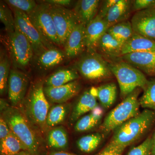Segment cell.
<instances>
[{
	"instance_id": "38",
	"label": "cell",
	"mask_w": 155,
	"mask_h": 155,
	"mask_svg": "<svg viewBox=\"0 0 155 155\" xmlns=\"http://www.w3.org/2000/svg\"><path fill=\"white\" fill-rule=\"evenodd\" d=\"M11 130L5 119L1 116L0 118V141H2L10 134Z\"/></svg>"
},
{
	"instance_id": "25",
	"label": "cell",
	"mask_w": 155,
	"mask_h": 155,
	"mask_svg": "<svg viewBox=\"0 0 155 155\" xmlns=\"http://www.w3.org/2000/svg\"><path fill=\"white\" fill-rule=\"evenodd\" d=\"M47 141L49 146L58 150H64L67 147L69 143L68 133L63 126L53 127L48 131Z\"/></svg>"
},
{
	"instance_id": "40",
	"label": "cell",
	"mask_w": 155,
	"mask_h": 155,
	"mask_svg": "<svg viewBox=\"0 0 155 155\" xmlns=\"http://www.w3.org/2000/svg\"><path fill=\"white\" fill-rule=\"evenodd\" d=\"M43 2L50 5H55L64 7L65 6H69L72 3V1L70 0H47Z\"/></svg>"
},
{
	"instance_id": "6",
	"label": "cell",
	"mask_w": 155,
	"mask_h": 155,
	"mask_svg": "<svg viewBox=\"0 0 155 155\" xmlns=\"http://www.w3.org/2000/svg\"><path fill=\"white\" fill-rule=\"evenodd\" d=\"M75 68L84 78L91 81H101L114 75L109 63L96 51H87L75 63Z\"/></svg>"
},
{
	"instance_id": "21",
	"label": "cell",
	"mask_w": 155,
	"mask_h": 155,
	"mask_svg": "<svg viewBox=\"0 0 155 155\" xmlns=\"http://www.w3.org/2000/svg\"><path fill=\"white\" fill-rule=\"evenodd\" d=\"M122 45L120 42L107 31L100 39L97 51L99 52L102 56L110 59L120 58Z\"/></svg>"
},
{
	"instance_id": "18",
	"label": "cell",
	"mask_w": 155,
	"mask_h": 155,
	"mask_svg": "<svg viewBox=\"0 0 155 155\" xmlns=\"http://www.w3.org/2000/svg\"><path fill=\"white\" fill-rule=\"evenodd\" d=\"M132 2L119 0L108 11L104 18L109 28L119 22L126 21L132 10Z\"/></svg>"
},
{
	"instance_id": "19",
	"label": "cell",
	"mask_w": 155,
	"mask_h": 155,
	"mask_svg": "<svg viewBox=\"0 0 155 155\" xmlns=\"http://www.w3.org/2000/svg\"><path fill=\"white\" fill-rule=\"evenodd\" d=\"M100 1L80 0L74 8V11L78 23L85 26L96 17Z\"/></svg>"
},
{
	"instance_id": "36",
	"label": "cell",
	"mask_w": 155,
	"mask_h": 155,
	"mask_svg": "<svg viewBox=\"0 0 155 155\" xmlns=\"http://www.w3.org/2000/svg\"><path fill=\"white\" fill-rule=\"evenodd\" d=\"M124 150L110 142L102 151L97 155H122Z\"/></svg>"
},
{
	"instance_id": "1",
	"label": "cell",
	"mask_w": 155,
	"mask_h": 155,
	"mask_svg": "<svg viewBox=\"0 0 155 155\" xmlns=\"http://www.w3.org/2000/svg\"><path fill=\"white\" fill-rule=\"evenodd\" d=\"M1 116L5 119L10 130L22 142L25 151L33 155H40L41 140L36 128L25 113L17 107H7L2 110Z\"/></svg>"
},
{
	"instance_id": "11",
	"label": "cell",
	"mask_w": 155,
	"mask_h": 155,
	"mask_svg": "<svg viewBox=\"0 0 155 155\" xmlns=\"http://www.w3.org/2000/svg\"><path fill=\"white\" fill-rule=\"evenodd\" d=\"M28 76L21 70L11 69L8 81V94L12 107H17L25 98L29 84Z\"/></svg>"
},
{
	"instance_id": "5",
	"label": "cell",
	"mask_w": 155,
	"mask_h": 155,
	"mask_svg": "<svg viewBox=\"0 0 155 155\" xmlns=\"http://www.w3.org/2000/svg\"><path fill=\"white\" fill-rule=\"evenodd\" d=\"M137 89L123 99L121 103L108 114L100 127L103 133L107 134L139 114L140 107Z\"/></svg>"
},
{
	"instance_id": "10",
	"label": "cell",
	"mask_w": 155,
	"mask_h": 155,
	"mask_svg": "<svg viewBox=\"0 0 155 155\" xmlns=\"http://www.w3.org/2000/svg\"><path fill=\"white\" fill-rule=\"evenodd\" d=\"M48 4V3H47ZM48 5L61 46L64 47L67 38L78 22L73 10L63 6Z\"/></svg>"
},
{
	"instance_id": "9",
	"label": "cell",
	"mask_w": 155,
	"mask_h": 155,
	"mask_svg": "<svg viewBox=\"0 0 155 155\" xmlns=\"http://www.w3.org/2000/svg\"><path fill=\"white\" fill-rule=\"evenodd\" d=\"M11 10L14 14L15 27L28 39L33 49L34 54L38 57L49 48L31 21L28 14L17 9L11 8Z\"/></svg>"
},
{
	"instance_id": "3",
	"label": "cell",
	"mask_w": 155,
	"mask_h": 155,
	"mask_svg": "<svg viewBox=\"0 0 155 155\" xmlns=\"http://www.w3.org/2000/svg\"><path fill=\"white\" fill-rule=\"evenodd\" d=\"M44 84L41 80L31 84L22 109L34 127L42 134L48 128L47 118L50 110L49 103L44 91Z\"/></svg>"
},
{
	"instance_id": "12",
	"label": "cell",
	"mask_w": 155,
	"mask_h": 155,
	"mask_svg": "<svg viewBox=\"0 0 155 155\" xmlns=\"http://www.w3.org/2000/svg\"><path fill=\"white\" fill-rule=\"evenodd\" d=\"M134 32L155 41V8L136 12L130 20Z\"/></svg>"
},
{
	"instance_id": "34",
	"label": "cell",
	"mask_w": 155,
	"mask_h": 155,
	"mask_svg": "<svg viewBox=\"0 0 155 155\" xmlns=\"http://www.w3.org/2000/svg\"><path fill=\"white\" fill-rule=\"evenodd\" d=\"M5 2L11 8L22 11L28 15L34 10L38 5L33 0H6Z\"/></svg>"
},
{
	"instance_id": "31",
	"label": "cell",
	"mask_w": 155,
	"mask_h": 155,
	"mask_svg": "<svg viewBox=\"0 0 155 155\" xmlns=\"http://www.w3.org/2000/svg\"><path fill=\"white\" fill-rule=\"evenodd\" d=\"M102 139V135L99 133L84 136L77 140L78 147L84 153H91L96 149Z\"/></svg>"
},
{
	"instance_id": "2",
	"label": "cell",
	"mask_w": 155,
	"mask_h": 155,
	"mask_svg": "<svg viewBox=\"0 0 155 155\" xmlns=\"http://www.w3.org/2000/svg\"><path fill=\"white\" fill-rule=\"evenodd\" d=\"M155 122V111L145 109L114 130L111 142L125 149L150 130Z\"/></svg>"
},
{
	"instance_id": "24",
	"label": "cell",
	"mask_w": 155,
	"mask_h": 155,
	"mask_svg": "<svg viewBox=\"0 0 155 155\" xmlns=\"http://www.w3.org/2000/svg\"><path fill=\"white\" fill-rule=\"evenodd\" d=\"M103 114V109L97 106L89 114L78 119L75 124L74 129L77 132H84L91 130L101 122Z\"/></svg>"
},
{
	"instance_id": "7",
	"label": "cell",
	"mask_w": 155,
	"mask_h": 155,
	"mask_svg": "<svg viewBox=\"0 0 155 155\" xmlns=\"http://www.w3.org/2000/svg\"><path fill=\"white\" fill-rule=\"evenodd\" d=\"M5 43L14 69L22 70L26 69L34 54L28 39L15 27L14 31L7 33Z\"/></svg>"
},
{
	"instance_id": "32",
	"label": "cell",
	"mask_w": 155,
	"mask_h": 155,
	"mask_svg": "<svg viewBox=\"0 0 155 155\" xmlns=\"http://www.w3.org/2000/svg\"><path fill=\"white\" fill-rule=\"evenodd\" d=\"M139 99L140 105L145 109L155 111V78L148 81L147 85Z\"/></svg>"
},
{
	"instance_id": "42",
	"label": "cell",
	"mask_w": 155,
	"mask_h": 155,
	"mask_svg": "<svg viewBox=\"0 0 155 155\" xmlns=\"http://www.w3.org/2000/svg\"><path fill=\"white\" fill-rule=\"evenodd\" d=\"M151 138L152 140V149L151 155H155V130Z\"/></svg>"
},
{
	"instance_id": "41",
	"label": "cell",
	"mask_w": 155,
	"mask_h": 155,
	"mask_svg": "<svg viewBox=\"0 0 155 155\" xmlns=\"http://www.w3.org/2000/svg\"><path fill=\"white\" fill-rule=\"evenodd\" d=\"M48 155H77L75 154L72 153L67 152L64 151H52Z\"/></svg>"
},
{
	"instance_id": "28",
	"label": "cell",
	"mask_w": 155,
	"mask_h": 155,
	"mask_svg": "<svg viewBox=\"0 0 155 155\" xmlns=\"http://www.w3.org/2000/svg\"><path fill=\"white\" fill-rule=\"evenodd\" d=\"M107 32L114 36L122 45L129 39L134 33L131 22L126 20L109 27Z\"/></svg>"
},
{
	"instance_id": "39",
	"label": "cell",
	"mask_w": 155,
	"mask_h": 155,
	"mask_svg": "<svg viewBox=\"0 0 155 155\" xmlns=\"http://www.w3.org/2000/svg\"><path fill=\"white\" fill-rule=\"evenodd\" d=\"M119 0H107L105 1L103 3L102 6L100 9L99 13L98 15L101 16L102 18L104 19L105 17L106 14H107L108 11H109L111 7L116 4Z\"/></svg>"
},
{
	"instance_id": "43",
	"label": "cell",
	"mask_w": 155,
	"mask_h": 155,
	"mask_svg": "<svg viewBox=\"0 0 155 155\" xmlns=\"http://www.w3.org/2000/svg\"><path fill=\"white\" fill-rule=\"evenodd\" d=\"M16 155H33L26 151L22 150Z\"/></svg>"
},
{
	"instance_id": "29",
	"label": "cell",
	"mask_w": 155,
	"mask_h": 155,
	"mask_svg": "<svg viewBox=\"0 0 155 155\" xmlns=\"http://www.w3.org/2000/svg\"><path fill=\"white\" fill-rule=\"evenodd\" d=\"M69 104H58L50 109L47 118V125L48 128L54 127L64 122L69 113Z\"/></svg>"
},
{
	"instance_id": "15",
	"label": "cell",
	"mask_w": 155,
	"mask_h": 155,
	"mask_svg": "<svg viewBox=\"0 0 155 155\" xmlns=\"http://www.w3.org/2000/svg\"><path fill=\"white\" fill-rule=\"evenodd\" d=\"M120 58L147 75L155 76V52L131 53Z\"/></svg>"
},
{
	"instance_id": "16",
	"label": "cell",
	"mask_w": 155,
	"mask_h": 155,
	"mask_svg": "<svg viewBox=\"0 0 155 155\" xmlns=\"http://www.w3.org/2000/svg\"><path fill=\"white\" fill-rule=\"evenodd\" d=\"M108 28L109 26L104 19L98 14L86 25L85 38L87 51H97L100 39L107 32Z\"/></svg>"
},
{
	"instance_id": "44",
	"label": "cell",
	"mask_w": 155,
	"mask_h": 155,
	"mask_svg": "<svg viewBox=\"0 0 155 155\" xmlns=\"http://www.w3.org/2000/svg\"><path fill=\"white\" fill-rule=\"evenodd\" d=\"M153 7H154V8H155V0L153 6Z\"/></svg>"
},
{
	"instance_id": "20",
	"label": "cell",
	"mask_w": 155,
	"mask_h": 155,
	"mask_svg": "<svg viewBox=\"0 0 155 155\" xmlns=\"http://www.w3.org/2000/svg\"><path fill=\"white\" fill-rule=\"evenodd\" d=\"M147 51L155 52V41L134 33L122 45L121 57L129 53Z\"/></svg>"
},
{
	"instance_id": "8",
	"label": "cell",
	"mask_w": 155,
	"mask_h": 155,
	"mask_svg": "<svg viewBox=\"0 0 155 155\" xmlns=\"http://www.w3.org/2000/svg\"><path fill=\"white\" fill-rule=\"evenodd\" d=\"M31 21L36 27L49 48L54 46L61 47V43L52 17L46 3L38 4L36 8L28 14Z\"/></svg>"
},
{
	"instance_id": "14",
	"label": "cell",
	"mask_w": 155,
	"mask_h": 155,
	"mask_svg": "<svg viewBox=\"0 0 155 155\" xmlns=\"http://www.w3.org/2000/svg\"><path fill=\"white\" fill-rule=\"evenodd\" d=\"M85 26L78 23L67 38L64 45V52L66 57L73 59L80 55L86 49L85 45Z\"/></svg>"
},
{
	"instance_id": "37",
	"label": "cell",
	"mask_w": 155,
	"mask_h": 155,
	"mask_svg": "<svg viewBox=\"0 0 155 155\" xmlns=\"http://www.w3.org/2000/svg\"><path fill=\"white\" fill-rule=\"evenodd\" d=\"M155 0H135L132 2V10L137 11L153 7Z\"/></svg>"
},
{
	"instance_id": "27",
	"label": "cell",
	"mask_w": 155,
	"mask_h": 155,
	"mask_svg": "<svg viewBox=\"0 0 155 155\" xmlns=\"http://www.w3.org/2000/svg\"><path fill=\"white\" fill-rule=\"evenodd\" d=\"M0 143L1 155H16L22 150L25 151L22 142L11 130Z\"/></svg>"
},
{
	"instance_id": "35",
	"label": "cell",
	"mask_w": 155,
	"mask_h": 155,
	"mask_svg": "<svg viewBox=\"0 0 155 155\" xmlns=\"http://www.w3.org/2000/svg\"><path fill=\"white\" fill-rule=\"evenodd\" d=\"M152 149L151 137L147 138L143 142L130 150L127 155H151Z\"/></svg>"
},
{
	"instance_id": "23",
	"label": "cell",
	"mask_w": 155,
	"mask_h": 155,
	"mask_svg": "<svg viewBox=\"0 0 155 155\" xmlns=\"http://www.w3.org/2000/svg\"><path fill=\"white\" fill-rule=\"evenodd\" d=\"M78 72L75 69H59L50 75L44 82L45 87H58L77 80L79 78Z\"/></svg>"
},
{
	"instance_id": "26",
	"label": "cell",
	"mask_w": 155,
	"mask_h": 155,
	"mask_svg": "<svg viewBox=\"0 0 155 155\" xmlns=\"http://www.w3.org/2000/svg\"><path fill=\"white\" fill-rule=\"evenodd\" d=\"M97 97L104 108L110 107L115 103L117 95V86L115 83H109L97 88Z\"/></svg>"
},
{
	"instance_id": "33",
	"label": "cell",
	"mask_w": 155,
	"mask_h": 155,
	"mask_svg": "<svg viewBox=\"0 0 155 155\" xmlns=\"http://www.w3.org/2000/svg\"><path fill=\"white\" fill-rule=\"evenodd\" d=\"M13 11L5 2H0V20L4 24L7 33H11L15 29V19Z\"/></svg>"
},
{
	"instance_id": "30",
	"label": "cell",
	"mask_w": 155,
	"mask_h": 155,
	"mask_svg": "<svg viewBox=\"0 0 155 155\" xmlns=\"http://www.w3.org/2000/svg\"><path fill=\"white\" fill-rule=\"evenodd\" d=\"M11 61L5 51L1 49L0 53V93L5 94L8 89Z\"/></svg>"
},
{
	"instance_id": "22",
	"label": "cell",
	"mask_w": 155,
	"mask_h": 155,
	"mask_svg": "<svg viewBox=\"0 0 155 155\" xmlns=\"http://www.w3.org/2000/svg\"><path fill=\"white\" fill-rule=\"evenodd\" d=\"M38 57L37 64L42 70H48L58 66L67 58L64 51L56 47L48 49Z\"/></svg>"
},
{
	"instance_id": "13",
	"label": "cell",
	"mask_w": 155,
	"mask_h": 155,
	"mask_svg": "<svg viewBox=\"0 0 155 155\" xmlns=\"http://www.w3.org/2000/svg\"><path fill=\"white\" fill-rule=\"evenodd\" d=\"M81 85L77 80L58 87H45L44 91L47 98L52 103L65 104L78 94Z\"/></svg>"
},
{
	"instance_id": "17",
	"label": "cell",
	"mask_w": 155,
	"mask_h": 155,
	"mask_svg": "<svg viewBox=\"0 0 155 155\" xmlns=\"http://www.w3.org/2000/svg\"><path fill=\"white\" fill-rule=\"evenodd\" d=\"M97 97L92 93L91 90L84 92L73 107L69 117L70 123L77 122L81 116L91 112L97 107Z\"/></svg>"
},
{
	"instance_id": "4",
	"label": "cell",
	"mask_w": 155,
	"mask_h": 155,
	"mask_svg": "<svg viewBox=\"0 0 155 155\" xmlns=\"http://www.w3.org/2000/svg\"><path fill=\"white\" fill-rule=\"evenodd\" d=\"M113 75L119 84L120 96L124 99L137 88L144 90L148 80L140 70L121 59L109 63Z\"/></svg>"
}]
</instances>
